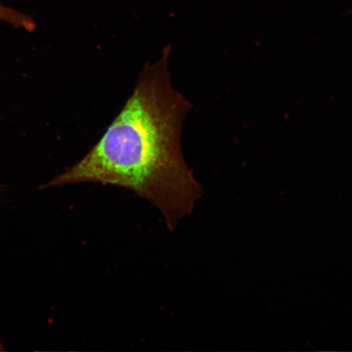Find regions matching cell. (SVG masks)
Returning <instances> with one entry per match:
<instances>
[{
  "label": "cell",
  "instance_id": "obj_1",
  "mask_svg": "<svg viewBox=\"0 0 352 352\" xmlns=\"http://www.w3.org/2000/svg\"><path fill=\"white\" fill-rule=\"evenodd\" d=\"M170 54L166 46L144 66L100 142L41 188L96 183L129 189L155 206L171 232L192 213L204 188L183 154L182 126L192 104L173 87Z\"/></svg>",
  "mask_w": 352,
  "mask_h": 352
},
{
  "label": "cell",
  "instance_id": "obj_2",
  "mask_svg": "<svg viewBox=\"0 0 352 352\" xmlns=\"http://www.w3.org/2000/svg\"><path fill=\"white\" fill-rule=\"evenodd\" d=\"M0 351H4V349H3V346L1 342H0Z\"/></svg>",
  "mask_w": 352,
  "mask_h": 352
}]
</instances>
